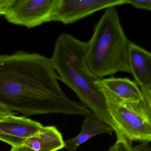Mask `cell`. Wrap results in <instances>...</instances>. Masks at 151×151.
I'll return each mask as SVG.
<instances>
[{
  "mask_svg": "<svg viewBox=\"0 0 151 151\" xmlns=\"http://www.w3.org/2000/svg\"><path fill=\"white\" fill-rule=\"evenodd\" d=\"M96 83L125 102L137 103L143 99L142 90L137 83L127 78L100 79Z\"/></svg>",
  "mask_w": 151,
  "mask_h": 151,
  "instance_id": "cell-10",
  "label": "cell"
},
{
  "mask_svg": "<svg viewBox=\"0 0 151 151\" xmlns=\"http://www.w3.org/2000/svg\"><path fill=\"white\" fill-rule=\"evenodd\" d=\"M43 126L24 116L13 114L0 119V141L12 146L23 145L27 139L37 134Z\"/></svg>",
  "mask_w": 151,
  "mask_h": 151,
  "instance_id": "cell-7",
  "label": "cell"
},
{
  "mask_svg": "<svg viewBox=\"0 0 151 151\" xmlns=\"http://www.w3.org/2000/svg\"><path fill=\"white\" fill-rule=\"evenodd\" d=\"M24 144L35 151H58L65 147L62 134L54 126H43L37 134L27 139Z\"/></svg>",
  "mask_w": 151,
  "mask_h": 151,
  "instance_id": "cell-11",
  "label": "cell"
},
{
  "mask_svg": "<svg viewBox=\"0 0 151 151\" xmlns=\"http://www.w3.org/2000/svg\"><path fill=\"white\" fill-rule=\"evenodd\" d=\"M11 114H13L12 112L10 111L5 108L0 106V119L3 118Z\"/></svg>",
  "mask_w": 151,
  "mask_h": 151,
  "instance_id": "cell-18",
  "label": "cell"
},
{
  "mask_svg": "<svg viewBox=\"0 0 151 151\" xmlns=\"http://www.w3.org/2000/svg\"><path fill=\"white\" fill-rule=\"evenodd\" d=\"M128 4H131L135 8L138 9L151 11V0H128Z\"/></svg>",
  "mask_w": 151,
  "mask_h": 151,
  "instance_id": "cell-13",
  "label": "cell"
},
{
  "mask_svg": "<svg viewBox=\"0 0 151 151\" xmlns=\"http://www.w3.org/2000/svg\"><path fill=\"white\" fill-rule=\"evenodd\" d=\"M134 148L137 151H151V146L148 143H142Z\"/></svg>",
  "mask_w": 151,
  "mask_h": 151,
  "instance_id": "cell-16",
  "label": "cell"
},
{
  "mask_svg": "<svg viewBox=\"0 0 151 151\" xmlns=\"http://www.w3.org/2000/svg\"><path fill=\"white\" fill-rule=\"evenodd\" d=\"M143 97L151 109V86L149 87L141 88Z\"/></svg>",
  "mask_w": 151,
  "mask_h": 151,
  "instance_id": "cell-14",
  "label": "cell"
},
{
  "mask_svg": "<svg viewBox=\"0 0 151 151\" xmlns=\"http://www.w3.org/2000/svg\"><path fill=\"white\" fill-rule=\"evenodd\" d=\"M107 151H137L131 143L126 141H116Z\"/></svg>",
  "mask_w": 151,
  "mask_h": 151,
  "instance_id": "cell-12",
  "label": "cell"
},
{
  "mask_svg": "<svg viewBox=\"0 0 151 151\" xmlns=\"http://www.w3.org/2000/svg\"><path fill=\"white\" fill-rule=\"evenodd\" d=\"M129 61L131 74L141 88L151 86V53L130 42Z\"/></svg>",
  "mask_w": 151,
  "mask_h": 151,
  "instance_id": "cell-8",
  "label": "cell"
},
{
  "mask_svg": "<svg viewBox=\"0 0 151 151\" xmlns=\"http://www.w3.org/2000/svg\"><path fill=\"white\" fill-rule=\"evenodd\" d=\"M58 0H12L4 15L10 23L32 28L53 22Z\"/></svg>",
  "mask_w": 151,
  "mask_h": 151,
  "instance_id": "cell-5",
  "label": "cell"
},
{
  "mask_svg": "<svg viewBox=\"0 0 151 151\" xmlns=\"http://www.w3.org/2000/svg\"><path fill=\"white\" fill-rule=\"evenodd\" d=\"M114 124L117 141L151 142V109L143 99L137 103L125 102L101 87Z\"/></svg>",
  "mask_w": 151,
  "mask_h": 151,
  "instance_id": "cell-4",
  "label": "cell"
},
{
  "mask_svg": "<svg viewBox=\"0 0 151 151\" xmlns=\"http://www.w3.org/2000/svg\"><path fill=\"white\" fill-rule=\"evenodd\" d=\"M113 128L96 117L94 114L86 116L80 134L75 137L65 141V148L68 151H76L78 147L89 139L101 134L112 135Z\"/></svg>",
  "mask_w": 151,
  "mask_h": 151,
  "instance_id": "cell-9",
  "label": "cell"
},
{
  "mask_svg": "<svg viewBox=\"0 0 151 151\" xmlns=\"http://www.w3.org/2000/svg\"><path fill=\"white\" fill-rule=\"evenodd\" d=\"M10 151H35L25 144L19 146H12Z\"/></svg>",
  "mask_w": 151,
  "mask_h": 151,
  "instance_id": "cell-17",
  "label": "cell"
},
{
  "mask_svg": "<svg viewBox=\"0 0 151 151\" xmlns=\"http://www.w3.org/2000/svg\"><path fill=\"white\" fill-rule=\"evenodd\" d=\"M50 58L19 51L0 55V106L24 117L60 113L87 116L92 113L70 99L58 82Z\"/></svg>",
  "mask_w": 151,
  "mask_h": 151,
  "instance_id": "cell-1",
  "label": "cell"
},
{
  "mask_svg": "<svg viewBox=\"0 0 151 151\" xmlns=\"http://www.w3.org/2000/svg\"><path fill=\"white\" fill-rule=\"evenodd\" d=\"M130 43L116 9H106L87 42L86 61L91 73L99 79L119 72L131 74L129 61Z\"/></svg>",
  "mask_w": 151,
  "mask_h": 151,
  "instance_id": "cell-3",
  "label": "cell"
},
{
  "mask_svg": "<svg viewBox=\"0 0 151 151\" xmlns=\"http://www.w3.org/2000/svg\"><path fill=\"white\" fill-rule=\"evenodd\" d=\"M87 42L63 33L57 39L50 58L54 70L61 81L72 90L82 104L99 119L113 128L106 99L96 84L100 79L91 72L87 64Z\"/></svg>",
  "mask_w": 151,
  "mask_h": 151,
  "instance_id": "cell-2",
  "label": "cell"
},
{
  "mask_svg": "<svg viewBox=\"0 0 151 151\" xmlns=\"http://www.w3.org/2000/svg\"><path fill=\"white\" fill-rule=\"evenodd\" d=\"M12 0H0V15H5Z\"/></svg>",
  "mask_w": 151,
  "mask_h": 151,
  "instance_id": "cell-15",
  "label": "cell"
},
{
  "mask_svg": "<svg viewBox=\"0 0 151 151\" xmlns=\"http://www.w3.org/2000/svg\"><path fill=\"white\" fill-rule=\"evenodd\" d=\"M128 4V0H58L53 21L73 24L104 9Z\"/></svg>",
  "mask_w": 151,
  "mask_h": 151,
  "instance_id": "cell-6",
  "label": "cell"
}]
</instances>
